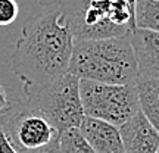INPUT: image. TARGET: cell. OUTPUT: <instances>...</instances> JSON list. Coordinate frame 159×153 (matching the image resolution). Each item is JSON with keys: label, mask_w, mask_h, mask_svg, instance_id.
Listing matches in <instances>:
<instances>
[{"label": "cell", "mask_w": 159, "mask_h": 153, "mask_svg": "<svg viewBox=\"0 0 159 153\" xmlns=\"http://www.w3.org/2000/svg\"><path fill=\"white\" fill-rule=\"evenodd\" d=\"M74 41L125 37L131 33L112 22L114 0H65L61 5Z\"/></svg>", "instance_id": "5"}, {"label": "cell", "mask_w": 159, "mask_h": 153, "mask_svg": "<svg viewBox=\"0 0 159 153\" xmlns=\"http://www.w3.org/2000/svg\"><path fill=\"white\" fill-rule=\"evenodd\" d=\"M16 0H0V25H11L18 18Z\"/></svg>", "instance_id": "13"}, {"label": "cell", "mask_w": 159, "mask_h": 153, "mask_svg": "<svg viewBox=\"0 0 159 153\" xmlns=\"http://www.w3.org/2000/svg\"><path fill=\"white\" fill-rule=\"evenodd\" d=\"M68 72L78 79L136 84L139 69L130 35L74 41Z\"/></svg>", "instance_id": "2"}, {"label": "cell", "mask_w": 159, "mask_h": 153, "mask_svg": "<svg viewBox=\"0 0 159 153\" xmlns=\"http://www.w3.org/2000/svg\"><path fill=\"white\" fill-rule=\"evenodd\" d=\"M124 153H156L159 147V133L149 122L142 110L133 115L119 127Z\"/></svg>", "instance_id": "7"}, {"label": "cell", "mask_w": 159, "mask_h": 153, "mask_svg": "<svg viewBox=\"0 0 159 153\" xmlns=\"http://www.w3.org/2000/svg\"><path fill=\"white\" fill-rule=\"evenodd\" d=\"M0 153H18L15 147L11 144V142L7 140V137L2 128H0Z\"/></svg>", "instance_id": "15"}, {"label": "cell", "mask_w": 159, "mask_h": 153, "mask_svg": "<svg viewBox=\"0 0 159 153\" xmlns=\"http://www.w3.org/2000/svg\"><path fill=\"white\" fill-rule=\"evenodd\" d=\"M130 41L136 53L137 78L159 79V33L136 28L130 34Z\"/></svg>", "instance_id": "8"}, {"label": "cell", "mask_w": 159, "mask_h": 153, "mask_svg": "<svg viewBox=\"0 0 159 153\" xmlns=\"http://www.w3.org/2000/svg\"><path fill=\"white\" fill-rule=\"evenodd\" d=\"M18 153H61V150H59V136L55 140H52L44 147L35 149V150H22V152Z\"/></svg>", "instance_id": "14"}, {"label": "cell", "mask_w": 159, "mask_h": 153, "mask_svg": "<svg viewBox=\"0 0 159 153\" xmlns=\"http://www.w3.org/2000/svg\"><path fill=\"white\" fill-rule=\"evenodd\" d=\"M0 128L16 152L44 147L59 136L43 116L28 109L24 102L7 105L2 112Z\"/></svg>", "instance_id": "6"}, {"label": "cell", "mask_w": 159, "mask_h": 153, "mask_svg": "<svg viewBox=\"0 0 159 153\" xmlns=\"http://www.w3.org/2000/svg\"><path fill=\"white\" fill-rule=\"evenodd\" d=\"M61 153H96L78 128H69L59 134Z\"/></svg>", "instance_id": "12"}, {"label": "cell", "mask_w": 159, "mask_h": 153, "mask_svg": "<svg viewBox=\"0 0 159 153\" xmlns=\"http://www.w3.org/2000/svg\"><path fill=\"white\" fill-rule=\"evenodd\" d=\"M80 97L84 116L100 119L118 128L140 110L136 84H106L80 79Z\"/></svg>", "instance_id": "4"}, {"label": "cell", "mask_w": 159, "mask_h": 153, "mask_svg": "<svg viewBox=\"0 0 159 153\" xmlns=\"http://www.w3.org/2000/svg\"><path fill=\"white\" fill-rule=\"evenodd\" d=\"M136 88L140 110L159 133V79L137 78Z\"/></svg>", "instance_id": "10"}, {"label": "cell", "mask_w": 159, "mask_h": 153, "mask_svg": "<svg viewBox=\"0 0 159 153\" xmlns=\"http://www.w3.org/2000/svg\"><path fill=\"white\" fill-rule=\"evenodd\" d=\"M24 94L27 108L43 116L59 134L69 128H78L84 119L80 79L69 72L44 84L27 85Z\"/></svg>", "instance_id": "3"}, {"label": "cell", "mask_w": 159, "mask_h": 153, "mask_svg": "<svg viewBox=\"0 0 159 153\" xmlns=\"http://www.w3.org/2000/svg\"><path fill=\"white\" fill-rule=\"evenodd\" d=\"M134 25L139 29L159 33V0H136Z\"/></svg>", "instance_id": "11"}, {"label": "cell", "mask_w": 159, "mask_h": 153, "mask_svg": "<svg viewBox=\"0 0 159 153\" xmlns=\"http://www.w3.org/2000/svg\"><path fill=\"white\" fill-rule=\"evenodd\" d=\"M128 2H131V3H136V0H128Z\"/></svg>", "instance_id": "18"}, {"label": "cell", "mask_w": 159, "mask_h": 153, "mask_svg": "<svg viewBox=\"0 0 159 153\" xmlns=\"http://www.w3.org/2000/svg\"><path fill=\"white\" fill-rule=\"evenodd\" d=\"M156 153H159V147H158V150H156Z\"/></svg>", "instance_id": "19"}, {"label": "cell", "mask_w": 159, "mask_h": 153, "mask_svg": "<svg viewBox=\"0 0 159 153\" xmlns=\"http://www.w3.org/2000/svg\"><path fill=\"white\" fill-rule=\"evenodd\" d=\"M74 38L61 9L27 19L12 55V69L27 85L49 83L68 74Z\"/></svg>", "instance_id": "1"}, {"label": "cell", "mask_w": 159, "mask_h": 153, "mask_svg": "<svg viewBox=\"0 0 159 153\" xmlns=\"http://www.w3.org/2000/svg\"><path fill=\"white\" fill-rule=\"evenodd\" d=\"M9 105V100H7V94H6V90L3 85H0V114L7 108Z\"/></svg>", "instance_id": "16"}, {"label": "cell", "mask_w": 159, "mask_h": 153, "mask_svg": "<svg viewBox=\"0 0 159 153\" xmlns=\"http://www.w3.org/2000/svg\"><path fill=\"white\" fill-rule=\"evenodd\" d=\"M41 6H53V5H62L65 0H34Z\"/></svg>", "instance_id": "17"}, {"label": "cell", "mask_w": 159, "mask_h": 153, "mask_svg": "<svg viewBox=\"0 0 159 153\" xmlns=\"http://www.w3.org/2000/svg\"><path fill=\"white\" fill-rule=\"evenodd\" d=\"M78 130L96 153H124L118 127L100 119L84 116Z\"/></svg>", "instance_id": "9"}]
</instances>
